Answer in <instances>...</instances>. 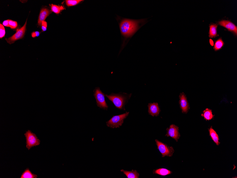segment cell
Returning a JSON list of instances; mask_svg holds the SVG:
<instances>
[{"instance_id": "4fadbf2b", "label": "cell", "mask_w": 237, "mask_h": 178, "mask_svg": "<svg viewBox=\"0 0 237 178\" xmlns=\"http://www.w3.org/2000/svg\"><path fill=\"white\" fill-rule=\"evenodd\" d=\"M209 37L210 38H214L219 36L217 33L218 25L216 24H211L209 25Z\"/></svg>"}, {"instance_id": "e0dca14e", "label": "cell", "mask_w": 237, "mask_h": 178, "mask_svg": "<svg viewBox=\"0 0 237 178\" xmlns=\"http://www.w3.org/2000/svg\"><path fill=\"white\" fill-rule=\"evenodd\" d=\"M38 177L36 174L32 173L28 168H27L24 171L20 178H37Z\"/></svg>"}, {"instance_id": "9a60e30c", "label": "cell", "mask_w": 237, "mask_h": 178, "mask_svg": "<svg viewBox=\"0 0 237 178\" xmlns=\"http://www.w3.org/2000/svg\"><path fill=\"white\" fill-rule=\"evenodd\" d=\"M209 133L210 136L211 137L212 140L217 145H219L220 144V142H219V138L217 133L213 129L212 127H211L209 129Z\"/></svg>"}, {"instance_id": "484cf974", "label": "cell", "mask_w": 237, "mask_h": 178, "mask_svg": "<svg viewBox=\"0 0 237 178\" xmlns=\"http://www.w3.org/2000/svg\"><path fill=\"white\" fill-rule=\"evenodd\" d=\"M3 25L5 26L9 27V25L8 20H5V21H3Z\"/></svg>"}, {"instance_id": "4316f807", "label": "cell", "mask_w": 237, "mask_h": 178, "mask_svg": "<svg viewBox=\"0 0 237 178\" xmlns=\"http://www.w3.org/2000/svg\"><path fill=\"white\" fill-rule=\"evenodd\" d=\"M209 41L210 44L212 46H214V41L211 39H210Z\"/></svg>"}, {"instance_id": "8992f818", "label": "cell", "mask_w": 237, "mask_h": 178, "mask_svg": "<svg viewBox=\"0 0 237 178\" xmlns=\"http://www.w3.org/2000/svg\"><path fill=\"white\" fill-rule=\"evenodd\" d=\"M158 149L160 153L162 155V157L165 156L172 157L174 153V150L173 147L168 146L167 145L158 140H155Z\"/></svg>"}, {"instance_id": "5bb4252c", "label": "cell", "mask_w": 237, "mask_h": 178, "mask_svg": "<svg viewBox=\"0 0 237 178\" xmlns=\"http://www.w3.org/2000/svg\"><path fill=\"white\" fill-rule=\"evenodd\" d=\"M121 172H123L127 178H139V174L136 170L127 171L122 170Z\"/></svg>"}, {"instance_id": "ac0fdd59", "label": "cell", "mask_w": 237, "mask_h": 178, "mask_svg": "<svg viewBox=\"0 0 237 178\" xmlns=\"http://www.w3.org/2000/svg\"><path fill=\"white\" fill-rule=\"evenodd\" d=\"M224 42L222 38H220L215 42L214 49L215 51L220 50L224 45Z\"/></svg>"}, {"instance_id": "d6986e66", "label": "cell", "mask_w": 237, "mask_h": 178, "mask_svg": "<svg viewBox=\"0 0 237 178\" xmlns=\"http://www.w3.org/2000/svg\"><path fill=\"white\" fill-rule=\"evenodd\" d=\"M153 173L162 176H165L171 174L172 172L166 169L161 168L155 170L153 172Z\"/></svg>"}, {"instance_id": "44dd1931", "label": "cell", "mask_w": 237, "mask_h": 178, "mask_svg": "<svg viewBox=\"0 0 237 178\" xmlns=\"http://www.w3.org/2000/svg\"><path fill=\"white\" fill-rule=\"evenodd\" d=\"M66 5L68 6H75L81 2V0H66L65 1Z\"/></svg>"}, {"instance_id": "ffe728a7", "label": "cell", "mask_w": 237, "mask_h": 178, "mask_svg": "<svg viewBox=\"0 0 237 178\" xmlns=\"http://www.w3.org/2000/svg\"><path fill=\"white\" fill-rule=\"evenodd\" d=\"M64 8L62 6H58L57 5L52 4L51 6V11L53 12L59 14L61 11L64 9Z\"/></svg>"}, {"instance_id": "3957f363", "label": "cell", "mask_w": 237, "mask_h": 178, "mask_svg": "<svg viewBox=\"0 0 237 178\" xmlns=\"http://www.w3.org/2000/svg\"><path fill=\"white\" fill-rule=\"evenodd\" d=\"M129 114V112H126L125 114L113 116L106 122L107 126L111 128H119L122 125Z\"/></svg>"}, {"instance_id": "6da1fadb", "label": "cell", "mask_w": 237, "mask_h": 178, "mask_svg": "<svg viewBox=\"0 0 237 178\" xmlns=\"http://www.w3.org/2000/svg\"><path fill=\"white\" fill-rule=\"evenodd\" d=\"M148 21L147 19L139 20L123 19L119 23L121 34L125 38H131Z\"/></svg>"}, {"instance_id": "52a82bcc", "label": "cell", "mask_w": 237, "mask_h": 178, "mask_svg": "<svg viewBox=\"0 0 237 178\" xmlns=\"http://www.w3.org/2000/svg\"><path fill=\"white\" fill-rule=\"evenodd\" d=\"M27 21L23 27L20 29L17 30L16 33L9 38L6 39V40L7 42L10 44L14 43L15 41L20 40L23 38L25 35L26 30V26L27 24Z\"/></svg>"}, {"instance_id": "8fae6325", "label": "cell", "mask_w": 237, "mask_h": 178, "mask_svg": "<svg viewBox=\"0 0 237 178\" xmlns=\"http://www.w3.org/2000/svg\"><path fill=\"white\" fill-rule=\"evenodd\" d=\"M148 112L149 114L153 116L159 115L161 110L157 103H149L148 105Z\"/></svg>"}, {"instance_id": "7402d4cb", "label": "cell", "mask_w": 237, "mask_h": 178, "mask_svg": "<svg viewBox=\"0 0 237 178\" xmlns=\"http://www.w3.org/2000/svg\"><path fill=\"white\" fill-rule=\"evenodd\" d=\"M8 21L9 27L12 29H15L18 27V24L17 22L10 20H8Z\"/></svg>"}, {"instance_id": "30bf717a", "label": "cell", "mask_w": 237, "mask_h": 178, "mask_svg": "<svg viewBox=\"0 0 237 178\" xmlns=\"http://www.w3.org/2000/svg\"><path fill=\"white\" fill-rule=\"evenodd\" d=\"M179 104L183 113H187L189 109V105L185 94L182 92L179 96Z\"/></svg>"}, {"instance_id": "7c38bea8", "label": "cell", "mask_w": 237, "mask_h": 178, "mask_svg": "<svg viewBox=\"0 0 237 178\" xmlns=\"http://www.w3.org/2000/svg\"><path fill=\"white\" fill-rule=\"evenodd\" d=\"M51 13V11L48 9L42 8L40 11L38 17V25L41 26L42 25V22L45 21L46 18Z\"/></svg>"}, {"instance_id": "7a4b0ae2", "label": "cell", "mask_w": 237, "mask_h": 178, "mask_svg": "<svg viewBox=\"0 0 237 178\" xmlns=\"http://www.w3.org/2000/svg\"><path fill=\"white\" fill-rule=\"evenodd\" d=\"M131 95L126 93H112L110 95H105L106 97L113 103L117 108L125 110V106Z\"/></svg>"}, {"instance_id": "ba28073f", "label": "cell", "mask_w": 237, "mask_h": 178, "mask_svg": "<svg viewBox=\"0 0 237 178\" xmlns=\"http://www.w3.org/2000/svg\"><path fill=\"white\" fill-rule=\"evenodd\" d=\"M218 25L227 29L229 31L237 35V27L236 25L229 20H223L218 23Z\"/></svg>"}, {"instance_id": "2e32d148", "label": "cell", "mask_w": 237, "mask_h": 178, "mask_svg": "<svg viewBox=\"0 0 237 178\" xmlns=\"http://www.w3.org/2000/svg\"><path fill=\"white\" fill-rule=\"evenodd\" d=\"M201 116L204 118L206 121H209L212 119L214 116L213 115L212 110L209 109H206L203 111V114Z\"/></svg>"}, {"instance_id": "5b68a950", "label": "cell", "mask_w": 237, "mask_h": 178, "mask_svg": "<svg viewBox=\"0 0 237 178\" xmlns=\"http://www.w3.org/2000/svg\"><path fill=\"white\" fill-rule=\"evenodd\" d=\"M24 135L26 139V147L28 150L32 147L40 145V140L35 133L32 132L30 130L27 131Z\"/></svg>"}, {"instance_id": "277c9868", "label": "cell", "mask_w": 237, "mask_h": 178, "mask_svg": "<svg viewBox=\"0 0 237 178\" xmlns=\"http://www.w3.org/2000/svg\"><path fill=\"white\" fill-rule=\"evenodd\" d=\"M94 96L98 107L105 110L108 109V106L105 102V94L102 92L99 87H96L94 90Z\"/></svg>"}, {"instance_id": "603a6c76", "label": "cell", "mask_w": 237, "mask_h": 178, "mask_svg": "<svg viewBox=\"0 0 237 178\" xmlns=\"http://www.w3.org/2000/svg\"><path fill=\"white\" fill-rule=\"evenodd\" d=\"M0 38L2 39L5 36L6 34V30L4 26L1 24H0Z\"/></svg>"}, {"instance_id": "9c48e42d", "label": "cell", "mask_w": 237, "mask_h": 178, "mask_svg": "<svg viewBox=\"0 0 237 178\" xmlns=\"http://www.w3.org/2000/svg\"><path fill=\"white\" fill-rule=\"evenodd\" d=\"M179 130V127L178 126L174 124H172L170 126L169 128H167V133L165 136L171 137L177 142H178L180 136Z\"/></svg>"}, {"instance_id": "d4e9b609", "label": "cell", "mask_w": 237, "mask_h": 178, "mask_svg": "<svg viewBox=\"0 0 237 178\" xmlns=\"http://www.w3.org/2000/svg\"><path fill=\"white\" fill-rule=\"evenodd\" d=\"M40 32L39 31H36L32 32L31 34L32 37L33 38H35L36 37H38L40 35Z\"/></svg>"}, {"instance_id": "cb8c5ba5", "label": "cell", "mask_w": 237, "mask_h": 178, "mask_svg": "<svg viewBox=\"0 0 237 178\" xmlns=\"http://www.w3.org/2000/svg\"><path fill=\"white\" fill-rule=\"evenodd\" d=\"M47 27V22L45 21H43L42 23V27H41L42 29V32H43L44 31H46Z\"/></svg>"}]
</instances>
